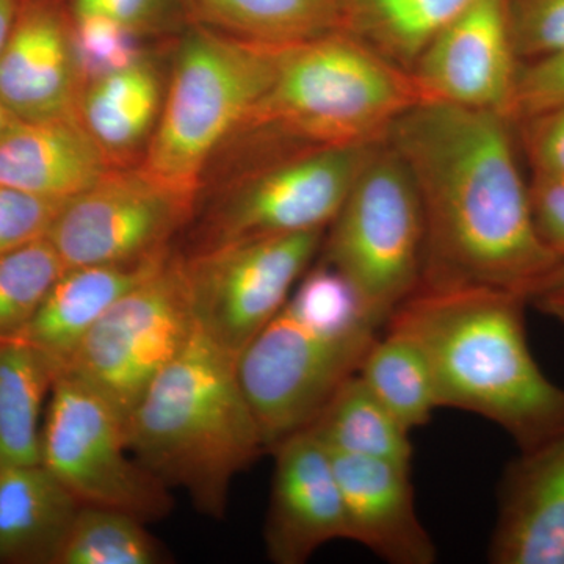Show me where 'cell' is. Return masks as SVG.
Returning a JSON list of instances; mask_svg holds the SVG:
<instances>
[{
	"label": "cell",
	"instance_id": "11",
	"mask_svg": "<svg viewBox=\"0 0 564 564\" xmlns=\"http://www.w3.org/2000/svg\"><path fill=\"white\" fill-rule=\"evenodd\" d=\"M195 202L141 165L113 166L65 203L47 239L66 269L154 258L170 251Z\"/></svg>",
	"mask_w": 564,
	"mask_h": 564
},
{
	"label": "cell",
	"instance_id": "26",
	"mask_svg": "<svg viewBox=\"0 0 564 564\" xmlns=\"http://www.w3.org/2000/svg\"><path fill=\"white\" fill-rule=\"evenodd\" d=\"M375 339L358 375L408 432L430 422L440 408L436 383L421 345L392 326Z\"/></svg>",
	"mask_w": 564,
	"mask_h": 564
},
{
	"label": "cell",
	"instance_id": "36",
	"mask_svg": "<svg viewBox=\"0 0 564 564\" xmlns=\"http://www.w3.org/2000/svg\"><path fill=\"white\" fill-rule=\"evenodd\" d=\"M529 304L564 325V259L534 289L529 296Z\"/></svg>",
	"mask_w": 564,
	"mask_h": 564
},
{
	"label": "cell",
	"instance_id": "32",
	"mask_svg": "<svg viewBox=\"0 0 564 564\" xmlns=\"http://www.w3.org/2000/svg\"><path fill=\"white\" fill-rule=\"evenodd\" d=\"M558 107H564V51L522 62L516 77L511 121Z\"/></svg>",
	"mask_w": 564,
	"mask_h": 564
},
{
	"label": "cell",
	"instance_id": "24",
	"mask_svg": "<svg viewBox=\"0 0 564 564\" xmlns=\"http://www.w3.org/2000/svg\"><path fill=\"white\" fill-rule=\"evenodd\" d=\"M477 0H347L344 32L411 73L422 52Z\"/></svg>",
	"mask_w": 564,
	"mask_h": 564
},
{
	"label": "cell",
	"instance_id": "20",
	"mask_svg": "<svg viewBox=\"0 0 564 564\" xmlns=\"http://www.w3.org/2000/svg\"><path fill=\"white\" fill-rule=\"evenodd\" d=\"M82 503L44 464L0 466V564H52Z\"/></svg>",
	"mask_w": 564,
	"mask_h": 564
},
{
	"label": "cell",
	"instance_id": "34",
	"mask_svg": "<svg viewBox=\"0 0 564 564\" xmlns=\"http://www.w3.org/2000/svg\"><path fill=\"white\" fill-rule=\"evenodd\" d=\"M519 150L532 173L564 176V107L514 122Z\"/></svg>",
	"mask_w": 564,
	"mask_h": 564
},
{
	"label": "cell",
	"instance_id": "1",
	"mask_svg": "<svg viewBox=\"0 0 564 564\" xmlns=\"http://www.w3.org/2000/svg\"><path fill=\"white\" fill-rule=\"evenodd\" d=\"M384 139L421 196L425 258L419 289H494L529 299L562 262L534 226L510 118L423 101Z\"/></svg>",
	"mask_w": 564,
	"mask_h": 564
},
{
	"label": "cell",
	"instance_id": "18",
	"mask_svg": "<svg viewBox=\"0 0 564 564\" xmlns=\"http://www.w3.org/2000/svg\"><path fill=\"white\" fill-rule=\"evenodd\" d=\"M113 169L79 117L18 121L0 137V184L69 199Z\"/></svg>",
	"mask_w": 564,
	"mask_h": 564
},
{
	"label": "cell",
	"instance_id": "38",
	"mask_svg": "<svg viewBox=\"0 0 564 564\" xmlns=\"http://www.w3.org/2000/svg\"><path fill=\"white\" fill-rule=\"evenodd\" d=\"M18 121L20 120L9 109H6L3 104H0V137L10 131Z\"/></svg>",
	"mask_w": 564,
	"mask_h": 564
},
{
	"label": "cell",
	"instance_id": "17",
	"mask_svg": "<svg viewBox=\"0 0 564 564\" xmlns=\"http://www.w3.org/2000/svg\"><path fill=\"white\" fill-rule=\"evenodd\" d=\"M489 560L564 564V433L521 452L505 473Z\"/></svg>",
	"mask_w": 564,
	"mask_h": 564
},
{
	"label": "cell",
	"instance_id": "29",
	"mask_svg": "<svg viewBox=\"0 0 564 564\" xmlns=\"http://www.w3.org/2000/svg\"><path fill=\"white\" fill-rule=\"evenodd\" d=\"M69 35L82 90L91 82L129 68L144 58L143 35L106 18L69 17Z\"/></svg>",
	"mask_w": 564,
	"mask_h": 564
},
{
	"label": "cell",
	"instance_id": "2",
	"mask_svg": "<svg viewBox=\"0 0 564 564\" xmlns=\"http://www.w3.org/2000/svg\"><path fill=\"white\" fill-rule=\"evenodd\" d=\"M521 293L494 289H419L386 326L421 345L440 408L481 415L519 451L564 433V389L534 361Z\"/></svg>",
	"mask_w": 564,
	"mask_h": 564
},
{
	"label": "cell",
	"instance_id": "3",
	"mask_svg": "<svg viewBox=\"0 0 564 564\" xmlns=\"http://www.w3.org/2000/svg\"><path fill=\"white\" fill-rule=\"evenodd\" d=\"M236 359L195 326L126 422L133 456L214 518L225 514L237 474L265 452Z\"/></svg>",
	"mask_w": 564,
	"mask_h": 564
},
{
	"label": "cell",
	"instance_id": "14",
	"mask_svg": "<svg viewBox=\"0 0 564 564\" xmlns=\"http://www.w3.org/2000/svg\"><path fill=\"white\" fill-rule=\"evenodd\" d=\"M267 554L278 564L307 562L323 545L348 540L343 492L333 455L311 429L273 448Z\"/></svg>",
	"mask_w": 564,
	"mask_h": 564
},
{
	"label": "cell",
	"instance_id": "6",
	"mask_svg": "<svg viewBox=\"0 0 564 564\" xmlns=\"http://www.w3.org/2000/svg\"><path fill=\"white\" fill-rule=\"evenodd\" d=\"M280 52L191 24L140 165L198 195L210 159L247 129L269 91Z\"/></svg>",
	"mask_w": 564,
	"mask_h": 564
},
{
	"label": "cell",
	"instance_id": "8",
	"mask_svg": "<svg viewBox=\"0 0 564 564\" xmlns=\"http://www.w3.org/2000/svg\"><path fill=\"white\" fill-rule=\"evenodd\" d=\"M41 430V464L82 505L124 511L150 522L173 507L169 486L133 456L126 417L90 386L58 375Z\"/></svg>",
	"mask_w": 564,
	"mask_h": 564
},
{
	"label": "cell",
	"instance_id": "21",
	"mask_svg": "<svg viewBox=\"0 0 564 564\" xmlns=\"http://www.w3.org/2000/svg\"><path fill=\"white\" fill-rule=\"evenodd\" d=\"M162 104L161 76L143 58L84 87L77 115L111 165L131 166L137 152L150 143Z\"/></svg>",
	"mask_w": 564,
	"mask_h": 564
},
{
	"label": "cell",
	"instance_id": "10",
	"mask_svg": "<svg viewBox=\"0 0 564 564\" xmlns=\"http://www.w3.org/2000/svg\"><path fill=\"white\" fill-rule=\"evenodd\" d=\"M325 232L223 245L185 261L196 326L237 358L288 303Z\"/></svg>",
	"mask_w": 564,
	"mask_h": 564
},
{
	"label": "cell",
	"instance_id": "30",
	"mask_svg": "<svg viewBox=\"0 0 564 564\" xmlns=\"http://www.w3.org/2000/svg\"><path fill=\"white\" fill-rule=\"evenodd\" d=\"M507 14L521 63L564 51V0H507Z\"/></svg>",
	"mask_w": 564,
	"mask_h": 564
},
{
	"label": "cell",
	"instance_id": "25",
	"mask_svg": "<svg viewBox=\"0 0 564 564\" xmlns=\"http://www.w3.org/2000/svg\"><path fill=\"white\" fill-rule=\"evenodd\" d=\"M310 429L336 454L413 467L411 432L373 395L358 373L340 386Z\"/></svg>",
	"mask_w": 564,
	"mask_h": 564
},
{
	"label": "cell",
	"instance_id": "23",
	"mask_svg": "<svg viewBox=\"0 0 564 564\" xmlns=\"http://www.w3.org/2000/svg\"><path fill=\"white\" fill-rule=\"evenodd\" d=\"M57 377L25 340L0 343V466L41 463L43 408Z\"/></svg>",
	"mask_w": 564,
	"mask_h": 564
},
{
	"label": "cell",
	"instance_id": "15",
	"mask_svg": "<svg viewBox=\"0 0 564 564\" xmlns=\"http://www.w3.org/2000/svg\"><path fill=\"white\" fill-rule=\"evenodd\" d=\"M82 85L61 0H21L0 52V104L20 121L79 117Z\"/></svg>",
	"mask_w": 564,
	"mask_h": 564
},
{
	"label": "cell",
	"instance_id": "19",
	"mask_svg": "<svg viewBox=\"0 0 564 564\" xmlns=\"http://www.w3.org/2000/svg\"><path fill=\"white\" fill-rule=\"evenodd\" d=\"M170 256L169 251L135 262L66 269L21 339L43 352L61 375L95 323Z\"/></svg>",
	"mask_w": 564,
	"mask_h": 564
},
{
	"label": "cell",
	"instance_id": "35",
	"mask_svg": "<svg viewBox=\"0 0 564 564\" xmlns=\"http://www.w3.org/2000/svg\"><path fill=\"white\" fill-rule=\"evenodd\" d=\"M530 207L536 231L556 258L564 259V176L532 173Z\"/></svg>",
	"mask_w": 564,
	"mask_h": 564
},
{
	"label": "cell",
	"instance_id": "13",
	"mask_svg": "<svg viewBox=\"0 0 564 564\" xmlns=\"http://www.w3.org/2000/svg\"><path fill=\"white\" fill-rule=\"evenodd\" d=\"M519 66L507 0H477L429 44L411 76L423 101L510 118Z\"/></svg>",
	"mask_w": 564,
	"mask_h": 564
},
{
	"label": "cell",
	"instance_id": "22",
	"mask_svg": "<svg viewBox=\"0 0 564 564\" xmlns=\"http://www.w3.org/2000/svg\"><path fill=\"white\" fill-rule=\"evenodd\" d=\"M188 24L263 44L288 47L344 32L347 0H182Z\"/></svg>",
	"mask_w": 564,
	"mask_h": 564
},
{
	"label": "cell",
	"instance_id": "33",
	"mask_svg": "<svg viewBox=\"0 0 564 564\" xmlns=\"http://www.w3.org/2000/svg\"><path fill=\"white\" fill-rule=\"evenodd\" d=\"M66 10L70 18H106L141 35L161 31L180 18L187 21L182 0H70Z\"/></svg>",
	"mask_w": 564,
	"mask_h": 564
},
{
	"label": "cell",
	"instance_id": "7",
	"mask_svg": "<svg viewBox=\"0 0 564 564\" xmlns=\"http://www.w3.org/2000/svg\"><path fill=\"white\" fill-rule=\"evenodd\" d=\"M322 262L350 284L367 313L388 323L422 284L425 220L410 170L381 140L323 239Z\"/></svg>",
	"mask_w": 564,
	"mask_h": 564
},
{
	"label": "cell",
	"instance_id": "37",
	"mask_svg": "<svg viewBox=\"0 0 564 564\" xmlns=\"http://www.w3.org/2000/svg\"><path fill=\"white\" fill-rule=\"evenodd\" d=\"M21 0H0V52L9 40Z\"/></svg>",
	"mask_w": 564,
	"mask_h": 564
},
{
	"label": "cell",
	"instance_id": "27",
	"mask_svg": "<svg viewBox=\"0 0 564 564\" xmlns=\"http://www.w3.org/2000/svg\"><path fill=\"white\" fill-rule=\"evenodd\" d=\"M161 544L135 516L82 505L52 564H158Z\"/></svg>",
	"mask_w": 564,
	"mask_h": 564
},
{
	"label": "cell",
	"instance_id": "28",
	"mask_svg": "<svg viewBox=\"0 0 564 564\" xmlns=\"http://www.w3.org/2000/svg\"><path fill=\"white\" fill-rule=\"evenodd\" d=\"M65 270L47 237L0 254V343L24 336Z\"/></svg>",
	"mask_w": 564,
	"mask_h": 564
},
{
	"label": "cell",
	"instance_id": "12",
	"mask_svg": "<svg viewBox=\"0 0 564 564\" xmlns=\"http://www.w3.org/2000/svg\"><path fill=\"white\" fill-rule=\"evenodd\" d=\"M377 143L303 144L251 173L214 212L202 251L263 237L326 231Z\"/></svg>",
	"mask_w": 564,
	"mask_h": 564
},
{
	"label": "cell",
	"instance_id": "4",
	"mask_svg": "<svg viewBox=\"0 0 564 564\" xmlns=\"http://www.w3.org/2000/svg\"><path fill=\"white\" fill-rule=\"evenodd\" d=\"M381 328L332 267L321 262L303 274L284 307L236 359L265 451L313 425L358 373Z\"/></svg>",
	"mask_w": 564,
	"mask_h": 564
},
{
	"label": "cell",
	"instance_id": "5",
	"mask_svg": "<svg viewBox=\"0 0 564 564\" xmlns=\"http://www.w3.org/2000/svg\"><path fill=\"white\" fill-rule=\"evenodd\" d=\"M423 102L411 73L347 32L281 47L276 73L247 132L306 147L381 141Z\"/></svg>",
	"mask_w": 564,
	"mask_h": 564
},
{
	"label": "cell",
	"instance_id": "16",
	"mask_svg": "<svg viewBox=\"0 0 564 564\" xmlns=\"http://www.w3.org/2000/svg\"><path fill=\"white\" fill-rule=\"evenodd\" d=\"M332 455L348 540L361 543L388 563L436 562V545L415 508L413 467L336 452Z\"/></svg>",
	"mask_w": 564,
	"mask_h": 564
},
{
	"label": "cell",
	"instance_id": "31",
	"mask_svg": "<svg viewBox=\"0 0 564 564\" xmlns=\"http://www.w3.org/2000/svg\"><path fill=\"white\" fill-rule=\"evenodd\" d=\"M66 202L0 184V254L47 237Z\"/></svg>",
	"mask_w": 564,
	"mask_h": 564
},
{
	"label": "cell",
	"instance_id": "9",
	"mask_svg": "<svg viewBox=\"0 0 564 564\" xmlns=\"http://www.w3.org/2000/svg\"><path fill=\"white\" fill-rule=\"evenodd\" d=\"M195 326L185 259L170 256L95 323L62 373L101 393L128 422Z\"/></svg>",
	"mask_w": 564,
	"mask_h": 564
}]
</instances>
